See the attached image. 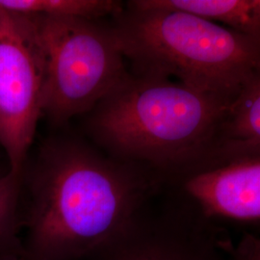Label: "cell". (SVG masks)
Returning a JSON list of instances; mask_svg holds the SVG:
<instances>
[{
    "mask_svg": "<svg viewBox=\"0 0 260 260\" xmlns=\"http://www.w3.org/2000/svg\"><path fill=\"white\" fill-rule=\"evenodd\" d=\"M32 16L45 61L43 114L50 120L64 122L94 109L129 77L113 28L91 19Z\"/></svg>",
    "mask_w": 260,
    "mask_h": 260,
    "instance_id": "cell-4",
    "label": "cell"
},
{
    "mask_svg": "<svg viewBox=\"0 0 260 260\" xmlns=\"http://www.w3.org/2000/svg\"><path fill=\"white\" fill-rule=\"evenodd\" d=\"M230 103L173 79L133 74L95 107L93 127L123 157L157 166L203 165Z\"/></svg>",
    "mask_w": 260,
    "mask_h": 260,
    "instance_id": "cell-2",
    "label": "cell"
},
{
    "mask_svg": "<svg viewBox=\"0 0 260 260\" xmlns=\"http://www.w3.org/2000/svg\"><path fill=\"white\" fill-rule=\"evenodd\" d=\"M34 183L33 247L58 255L83 251L118 231L132 213L137 185L128 173L75 144L48 148Z\"/></svg>",
    "mask_w": 260,
    "mask_h": 260,
    "instance_id": "cell-3",
    "label": "cell"
},
{
    "mask_svg": "<svg viewBox=\"0 0 260 260\" xmlns=\"http://www.w3.org/2000/svg\"><path fill=\"white\" fill-rule=\"evenodd\" d=\"M248 155H260V75L229 103L205 163Z\"/></svg>",
    "mask_w": 260,
    "mask_h": 260,
    "instance_id": "cell-7",
    "label": "cell"
},
{
    "mask_svg": "<svg viewBox=\"0 0 260 260\" xmlns=\"http://www.w3.org/2000/svg\"><path fill=\"white\" fill-rule=\"evenodd\" d=\"M45 61L32 15L0 7V145L22 174L43 114Z\"/></svg>",
    "mask_w": 260,
    "mask_h": 260,
    "instance_id": "cell-5",
    "label": "cell"
},
{
    "mask_svg": "<svg viewBox=\"0 0 260 260\" xmlns=\"http://www.w3.org/2000/svg\"><path fill=\"white\" fill-rule=\"evenodd\" d=\"M0 260H14V259H12V258H4V259H0Z\"/></svg>",
    "mask_w": 260,
    "mask_h": 260,
    "instance_id": "cell-12",
    "label": "cell"
},
{
    "mask_svg": "<svg viewBox=\"0 0 260 260\" xmlns=\"http://www.w3.org/2000/svg\"><path fill=\"white\" fill-rule=\"evenodd\" d=\"M20 177L11 171L0 177V249L13 237Z\"/></svg>",
    "mask_w": 260,
    "mask_h": 260,
    "instance_id": "cell-10",
    "label": "cell"
},
{
    "mask_svg": "<svg viewBox=\"0 0 260 260\" xmlns=\"http://www.w3.org/2000/svg\"><path fill=\"white\" fill-rule=\"evenodd\" d=\"M156 8L201 17L260 41V0H144Z\"/></svg>",
    "mask_w": 260,
    "mask_h": 260,
    "instance_id": "cell-8",
    "label": "cell"
},
{
    "mask_svg": "<svg viewBox=\"0 0 260 260\" xmlns=\"http://www.w3.org/2000/svg\"><path fill=\"white\" fill-rule=\"evenodd\" d=\"M128 7L113 29L134 75L173 79L228 102L259 76V40L144 0Z\"/></svg>",
    "mask_w": 260,
    "mask_h": 260,
    "instance_id": "cell-1",
    "label": "cell"
},
{
    "mask_svg": "<svg viewBox=\"0 0 260 260\" xmlns=\"http://www.w3.org/2000/svg\"><path fill=\"white\" fill-rule=\"evenodd\" d=\"M185 184L187 193L210 216L260 220V155L203 164Z\"/></svg>",
    "mask_w": 260,
    "mask_h": 260,
    "instance_id": "cell-6",
    "label": "cell"
},
{
    "mask_svg": "<svg viewBox=\"0 0 260 260\" xmlns=\"http://www.w3.org/2000/svg\"><path fill=\"white\" fill-rule=\"evenodd\" d=\"M233 251L236 260H260V238L247 237Z\"/></svg>",
    "mask_w": 260,
    "mask_h": 260,
    "instance_id": "cell-11",
    "label": "cell"
},
{
    "mask_svg": "<svg viewBox=\"0 0 260 260\" xmlns=\"http://www.w3.org/2000/svg\"><path fill=\"white\" fill-rule=\"evenodd\" d=\"M0 7L21 14L91 20L123 12L120 2L111 0H0Z\"/></svg>",
    "mask_w": 260,
    "mask_h": 260,
    "instance_id": "cell-9",
    "label": "cell"
}]
</instances>
